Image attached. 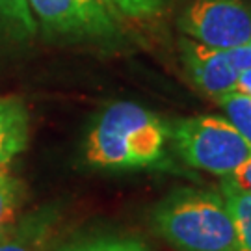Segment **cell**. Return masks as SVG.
Returning <instances> with one entry per match:
<instances>
[{"label":"cell","mask_w":251,"mask_h":251,"mask_svg":"<svg viewBox=\"0 0 251 251\" xmlns=\"http://www.w3.org/2000/svg\"><path fill=\"white\" fill-rule=\"evenodd\" d=\"M170 142V126L160 116L130 100L102 110L91 125L84 158L97 170H147L160 164Z\"/></svg>","instance_id":"6da1fadb"},{"label":"cell","mask_w":251,"mask_h":251,"mask_svg":"<svg viewBox=\"0 0 251 251\" xmlns=\"http://www.w3.org/2000/svg\"><path fill=\"white\" fill-rule=\"evenodd\" d=\"M152 227L179 251H236V229L222 192L175 190L152 210Z\"/></svg>","instance_id":"7a4b0ae2"},{"label":"cell","mask_w":251,"mask_h":251,"mask_svg":"<svg viewBox=\"0 0 251 251\" xmlns=\"http://www.w3.org/2000/svg\"><path fill=\"white\" fill-rule=\"evenodd\" d=\"M170 138L179 156L196 170L218 177L231 175L251 156L250 142L222 116H196L177 121Z\"/></svg>","instance_id":"3957f363"},{"label":"cell","mask_w":251,"mask_h":251,"mask_svg":"<svg viewBox=\"0 0 251 251\" xmlns=\"http://www.w3.org/2000/svg\"><path fill=\"white\" fill-rule=\"evenodd\" d=\"M184 37L229 50L251 43V6L244 0H192L179 19Z\"/></svg>","instance_id":"277c9868"},{"label":"cell","mask_w":251,"mask_h":251,"mask_svg":"<svg viewBox=\"0 0 251 251\" xmlns=\"http://www.w3.org/2000/svg\"><path fill=\"white\" fill-rule=\"evenodd\" d=\"M34 19L50 34L73 37H106L116 23L102 0H28Z\"/></svg>","instance_id":"5b68a950"},{"label":"cell","mask_w":251,"mask_h":251,"mask_svg":"<svg viewBox=\"0 0 251 251\" xmlns=\"http://www.w3.org/2000/svg\"><path fill=\"white\" fill-rule=\"evenodd\" d=\"M180 58L194 84L214 100L238 90L240 73L236 71L227 50L212 49L190 37H182Z\"/></svg>","instance_id":"8992f818"},{"label":"cell","mask_w":251,"mask_h":251,"mask_svg":"<svg viewBox=\"0 0 251 251\" xmlns=\"http://www.w3.org/2000/svg\"><path fill=\"white\" fill-rule=\"evenodd\" d=\"M58 222L54 208H39L0 234V251H43Z\"/></svg>","instance_id":"52a82bcc"},{"label":"cell","mask_w":251,"mask_h":251,"mask_svg":"<svg viewBox=\"0 0 251 251\" xmlns=\"http://www.w3.org/2000/svg\"><path fill=\"white\" fill-rule=\"evenodd\" d=\"M30 119L25 102L17 97L0 99V170L26 149Z\"/></svg>","instance_id":"ba28073f"},{"label":"cell","mask_w":251,"mask_h":251,"mask_svg":"<svg viewBox=\"0 0 251 251\" xmlns=\"http://www.w3.org/2000/svg\"><path fill=\"white\" fill-rule=\"evenodd\" d=\"M220 192L224 194L236 229V251H251V196L233 188L222 180Z\"/></svg>","instance_id":"9c48e42d"},{"label":"cell","mask_w":251,"mask_h":251,"mask_svg":"<svg viewBox=\"0 0 251 251\" xmlns=\"http://www.w3.org/2000/svg\"><path fill=\"white\" fill-rule=\"evenodd\" d=\"M25 186L13 177L8 168L0 170V234H4L17 222L19 208L23 205Z\"/></svg>","instance_id":"30bf717a"},{"label":"cell","mask_w":251,"mask_h":251,"mask_svg":"<svg viewBox=\"0 0 251 251\" xmlns=\"http://www.w3.org/2000/svg\"><path fill=\"white\" fill-rule=\"evenodd\" d=\"M216 102L225 112V117L240 130V134L251 145V97L244 95L240 91H233L222 99H218Z\"/></svg>","instance_id":"8fae6325"},{"label":"cell","mask_w":251,"mask_h":251,"mask_svg":"<svg viewBox=\"0 0 251 251\" xmlns=\"http://www.w3.org/2000/svg\"><path fill=\"white\" fill-rule=\"evenodd\" d=\"M0 19L23 32L25 36H32L36 32V19L28 6V0H0Z\"/></svg>","instance_id":"7c38bea8"},{"label":"cell","mask_w":251,"mask_h":251,"mask_svg":"<svg viewBox=\"0 0 251 251\" xmlns=\"http://www.w3.org/2000/svg\"><path fill=\"white\" fill-rule=\"evenodd\" d=\"M106 8L116 9L117 13L128 19H147L156 15L168 0H102Z\"/></svg>","instance_id":"4fadbf2b"},{"label":"cell","mask_w":251,"mask_h":251,"mask_svg":"<svg viewBox=\"0 0 251 251\" xmlns=\"http://www.w3.org/2000/svg\"><path fill=\"white\" fill-rule=\"evenodd\" d=\"M63 251H149L142 242L130 238H99L69 246Z\"/></svg>","instance_id":"5bb4252c"},{"label":"cell","mask_w":251,"mask_h":251,"mask_svg":"<svg viewBox=\"0 0 251 251\" xmlns=\"http://www.w3.org/2000/svg\"><path fill=\"white\" fill-rule=\"evenodd\" d=\"M222 180H225L227 184H231L233 188L251 196V156L248 160H244L231 175L224 177Z\"/></svg>","instance_id":"9a60e30c"},{"label":"cell","mask_w":251,"mask_h":251,"mask_svg":"<svg viewBox=\"0 0 251 251\" xmlns=\"http://www.w3.org/2000/svg\"><path fill=\"white\" fill-rule=\"evenodd\" d=\"M229 58L233 65L236 67V71L242 75L246 69L251 67V45H242V47H234V49H229Z\"/></svg>","instance_id":"2e32d148"},{"label":"cell","mask_w":251,"mask_h":251,"mask_svg":"<svg viewBox=\"0 0 251 251\" xmlns=\"http://www.w3.org/2000/svg\"><path fill=\"white\" fill-rule=\"evenodd\" d=\"M248 97H250V95H248Z\"/></svg>","instance_id":"e0dca14e"},{"label":"cell","mask_w":251,"mask_h":251,"mask_svg":"<svg viewBox=\"0 0 251 251\" xmlns=\"http://www.w3.org/2000/svg\"><path fill=\"white\" fill-rule=\"evenodd\" d=\"M250 45H251V43H250Z\"/></svg>","instance_id":"ac0fdd59"}]
</instances>
